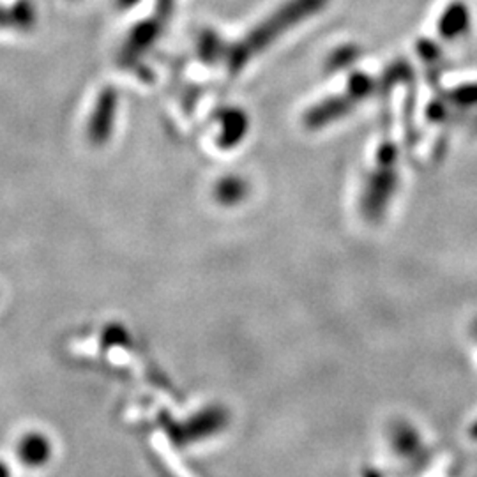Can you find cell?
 Listing matches in <instances>:
<instances>
[{
	"label": "cell",
	"instance_id": "obj_15",
	"mask_svg": "<svg viewBox=\"0 0 477 477\" xmlns=\"http://www.w3.org/2000/svg\"><path fill=\"white\" fill-rule=\"evenodd\" d=\"M46 454H48V445L41 436L23 438V442L20 445V456L23 462L40 465L41 462H44Z\"/></svg>",
	"mask_w": 477,
	"mask_h": 477
},
{
	"label": "cell",
	"instance_id": "obj_17",
	"mask_svg": "<svg viewBox=\"0 0 477 477\" xmlns=\"http://www.w3.org/2000/svg\"><path fill=\"white\" fill-rule=\"evenodd\" d=\"M140 0H117V7L119 9H131L134 4H138Z\"/></svg>",
	"mask_w": 477,
	"mask_h": 477
},
{
	"label": "cell",
	"instance_id": "obj_11",
	"mask_svg": "<svg viewBox=\"0 0 477 477\" xmlns=\"http://www.w3.org/2000/svg\"><path fill=\"white\" fill-rule=\"evenodd\" d=\"M228 46L216 31L213 29H206L200 32L198 40H197V51L202 62H206L207 66H217L223 64L226 60V53H228Z\"/></svg>",
	"mask_w": 477,
	"mask_h": 477
},
{
	"label": "cell",
	"instance_id": "obj_9",
	"mask_svg": "<svg viewBox=\"0 0 477 477\" xmlns=\"http://www.w3.org/2000/svg\"><path fill=\"white\" fill-rule=\"evenodd\" d=\"M38 23V9L32 0H16L13 5H0V29L31 31Z\"/></svg>",
	"mask_w": 477,
	"mask_h": 477
},
{
	"label": "cell",
	"instance_id": "obj_16",
	"mask_svg": "<svg viewBox=\"0 0 477 477\" xmlns=\"http://www.w3.org/2000/svg\"><path fill=\"white\" fill-rule=\"evenodd\" d=\"M175 0H156V13L160 18L169 22V18L174 13Z\"/></svg>",
	"mask_w": 477,
	"mask_h": 477
},
{
	"label": "cell",
	"instance_id": "obj_10",
	"mask_svg": "<svg viewBox=\"0 0 477 477\" xmlns=\"http://www.w3.org/2000/svg\"><path fill=\"white\" fill-rule=\"evenodd\" d=\"M250 195V184L239 175H226L219 179L215 186V198L225 207H234L246 200Z\"/></svg>",
	"mask_w": 477,
	"mask_h": 477
},
{
	"label": "cell",
	"instance_id": "obj_12",
	"mask_svg": "<svg viewBox=\"0 0 477 477\" xmlns=\"http://www.w3.org/2000/svg\"><path fill=\"white\" fill-rule=\"evenodd\" d=\"M361 57H362V48L359 44H342L327 55L326 73H340L350 69Z\"/></svg>",
	"mask_w": 477,
	"mask_h": 477
},
{
	"label": "cell",
	"instance_id": "obj_18",
	"mask_svg": "<svg viewBox=\"0 0 477 477\" xmlns=\"http://www.w3.org/2000/svg\"><path fill=\"white\" fill-rule=\"evenodd\" d=\"M0 477H7V471H5V467L0 463Z\"/></svg>",
	"mask_w": 477,
	"mask_h": 477
},
{
	"label": "cell",
	"instance_id": "obj_2",
	"mask_svg": "<svg viewBox=\"0 0 477 477\" xmlns=\"http://www.w3.org/2000/svg\"><path fill=\"white\" fill-rule=\"evenodd\" d=\"M399 151L390 138V131L384 133L377 151L373 169L364 177L359 193V213L370 225H379L390 211V202L399 186Z\"/></svg>",
	"mask_w": 477,
	"mask_h": 477
},
{
	"label": "cell",
	"instance_id": "obj_7",
	"mask_svg": "<svg viewBox=\"0 0 477 477\" xmlns=\"http://www.w3.org/2000/svg\"><path fill=\"white\" fill-rule=\"evenodd\" d=\"M215 121L219 126L217 147L221 151H230L237 147L250 131V119L244 110L237 106H223L215 114Z\"/></svg>",
	"mask_w": 477,
	"mask_h": 477
},
{
	"label": "cell",
	"instance_id": "obj_8",
	"mask_svg": "<svg viewBox=\"0 0 477 477\" xmlns=\"http://www.w3.org/2000/svg\"><path fill=\"white\" fill-rule=\"evenodd\" d=\"M472 14L465 0L449 2L438 18V34L445 41H458L471 32Z\"/></svg>",
	"mask_w": 477,
	"mask_h": 477
},
{
	"label": "cell",
	"instance_id": "obj_13",
	"mask_svg": "<svg viewBox=\"0 0 477 477\" xmlns=\"http://www.w3.org/2000/svg\"><path fill=\"white\" fill-rule=\"evenodd\" d=\"M414 82V69L405 60H396L390 64L384 75L379 78V94H390L398 86H407Z\"/></svg>",
	"mask_w": 477,
	"mask_h": 477
},
{
	"label": "cell",
	"instance_id": "obj_4",
	"mask_svg": "<svg viewBox=\"0 0 477 477\" xmlns=\"http://www.w3.org/2000/svg\"><path fill=\"white\" fill-rule=\"evenodd\" d=\"M117 110H119V94L115 87H105L96 103L94 110L88 117L87 136L92 145H105L115 128V119H117Z\"/></svg>",
	"mask_w": 477,
	"mask_h": 477
},
{
	"label": "cell",
	"instance_id": "obj_3",
	"mask_svg": "<svg viewBox=\"0 0 477 477\" xmlns=\"http://www.w3.org/2000/svg\"><path fill=\"white\" fill-rule=\"evenodd\" d=\"M375 94H379V80L368 73L353 71L340 94L329 96L304 112L303 126L309 131L324 130L347 117L350 112Z\"/></svg>",
	"mask_w": 477,
	"mask_h": 477
},
{
	"label": "cell",
	"instance_id": "obj_1",
	"mask_svg": "<svg viewBox=\"0 0 477 477\" xmlns=\"http://www.w3.org/2000/svg\"><path fill=\"white\" fill-rule=\"evenodd\" d=\"M331 0H285L263 22H261L244 40L230 44L225 66L230 75H239L250 60H253L271 44L276 43L290 29L301 25L304 20L318 14Z\"/></svg>",
	"mask_w": 477,
	"mask_h": 477
},
{
	"label": "cell",
	"instance_id": "obj_6",
	"mask_svg": "<svg viewBox=\"0 0 477 477\" xmlns=\"http://www.w3.org/2000/svg\"><path fill=\"white\" fill-rule=\"evenodd\" d=\"M165 25H167V22L163 18H160L158 14L145 18L140 23H136L131 29L130 36H128L126 43L123 46V51H121L123 66L134 64L143 53H147L154 44L158 43V40L161 38V34L165 31Z\"/></svg>",
	"mask_w": 477,
	"mask_h": 477
},
{
	"label": "cell",
	"instance_id": "obj_14",
	"mask_svg": "<svg viewBox=\"0 0 477 477\" xmlns=\"http://www.w3.org/2000/svg\"><path fill=\"white\" fill-rule=\"evenodd\" d=\"M440 97L449 105L453 110H469L477 106V82L462 84L456 87L440 92Z\"/></svg>",
	"mask_w": 477,
	"mask_h": 477
},
{
	"label": "cell",
	"instance_id": "obj_19",
	"mask_svg": "<svg viewBox=\"0 0 477 477\" xmlns=\"http://www.w3.org/2000/svg\"><path fill=\"white\" fill-rule=\"evenodd\" d=\"M472 333H474V338L477 340V320L474 322V327H472ZM474 434L477 435V427L474 428Z\"/></svg>",
	"mask_w": 477,
	"mask_h": 477
},
{
	"label": "cell",
	"instance_id": "obj_5",
	"mask_svg": "<svg viewBox=\"0 0 477 477\" xmlns=\"http://www.w3.org/2000/svg\"><path fill=\"white\" fill-rule=\"evenodd\" d=\"M390 449L398 458H401L405 463L421 467L423 462L428 458V451L423 440V435L416 427H412L408 421H394L388 432Z\"/></svg>",
	"mask_w": 477,
	"mask_h": 477
}]
</instances>
